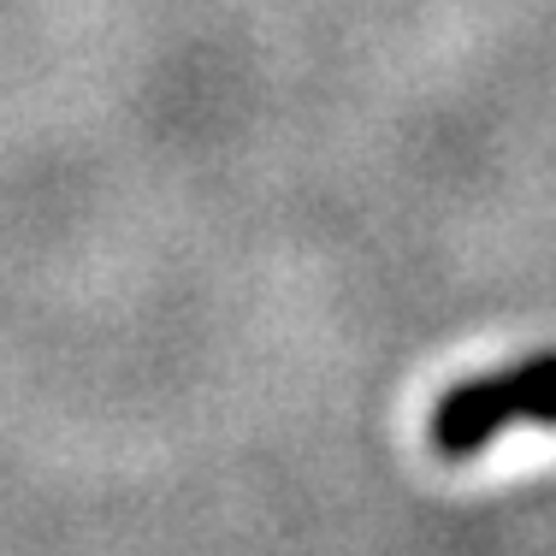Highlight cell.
<instances>
[{"label":"cell","instance_id":"cell-1","mask_svg":"<svg viewBox=\"0 0 556 556\" xmlns=\"http://www.w3.org/2000/svg\"><path fill=\"white\" fill-rule=\"evenodd\" d=\"M503 427H556V355H533L521 367L450 386L432 408V444L444 456H473Z\"/></svg>","mask_w":556,"mask_h":556}]
</instances>
